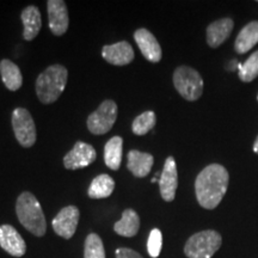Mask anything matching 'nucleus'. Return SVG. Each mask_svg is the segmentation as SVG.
Returning <instances> with one entry per match:
<instances>
[{
  "label": "nucleus",
  "instance_id": "obj_1",
  "mask_svg": "<svg viewBox=\"0 0 258 258\" xmlns=\"http://www.w3.org/2000/svg\"><path fill=\"white\" fill-rule=\"evenodd\" d=\"M230 175L220 164L206 166L195 180L196 199L205 209L217 208L227 191Z\"/></svg>",
  "mask_w": 258,
  "mask_h": 258
},
{
  "label": "nucleus",
  "instance_id": "obj_2",
  "mask_svg": "<svg viewBox=\"0 0 258 258\" xmlns=\"http://www.w3.org/2000/svg\"><path fill=\"white\" fill-rule=\"evenodd\" d=\"M18 220L27 230L36 237H42L47 231L44 213L34 194L24 191L19 195L16 203Z\"/></svg>",
  "mask_w": 258,
  "mask_h": 258
},
{
  "label": "nucleus",
  "instance_id": "obj_3",
  "mask_svg": "<svg viewBox=\"0 0 258 258\" xmlns=\"http://www.w3.org/2000/svg\"><path fill=\"white\" fill-rule=\"evenodd\" d=\"M69 71L62 64H51L44 70L36 80V93L43 104H51L61 96L66 88Z\"/></svg>",
  "mask_w": 258,
  "mask_h": 258
},
{
  "label": "nucleus",
  "instance_id": "obj_4",
  "mask_svg": "<svg viewBox=\"0 0 258 258\" xmlns=\"http://www.w3.org/2000/svg\"><path fill=\"white\" fill-rule=\"evenodd\" d=\"M222 238L217 231L207 230L192 234L185 243L184 253L188 258H212L221 247Z\"/></svg>",
  "mask_w": 258,
  "mask_h": 258
},
{
  "label": "nucleus",
  "instance_id": "obj_5",
  "mask_svg": "<svg viewBox=\"0 0 258 258\" xmlns=\"http://www.w3.org/2000/svg\"><path fill=\"white\" fill-rule=\"evenodd\" d=\"M173 85L186 101H198L203 93V79L196 70L189 66L177 67L173 73Z\"/></svg>",
  "mask_w": 258,
  "mask_h": 258
},
{
  "label": "nucleus",
  "instance_id": "obj_6",
  "mask_svg": "<svg viewBox=\"0 0 258 258\" xmlns=\"http://www.w3.org/2000/svg\"><path fill=\"white\" fill-rule=\"evenodd\" d=\"M117 118V104L114 101L106 99L88 117V128L92 134H106L115 124Z\"/></svg>",
  "mask_w": 258,
  "mask_h": 258
},
{
  "label": "nucleus",
  "instance_id": "obj_7",
  "mask_svg": "<svg viewBox=\"0 0 258 258\" xmlns=\"http://www.w3.org/2000/svg\"><path fill=\"white\" fill-rule=\"evenodd\" d=\"M12 128L16 139L25 148L36 143V127L30 112L24 108H17L12 112Z\"/></svg>",
  "mask_w": 258,
  "mask_h": 258
},
{
  "label": "nucleus",
  "instance_id": "obj_8",
  "mask_svg": "<svg viewBox=\"0 0 258 258\" xmlns=\"http://www.w3.org/2000/svg\"><path fill=\"white\" fill-rule=\"evenodd\" d=\"M96 150L91 145L77 141L72 150L63 157V165L69 170H78L91 165L96 160Z\"/></svg>",
  "mask_w": 258,
  "mask_h": 258
},
{
  "label": "nucleus",
  "instance_id": "obj_9",
  "mask_svg": "<svg viewBox=\"0 0 258 258\" xmlns=\"http://www.w3.org/2000/svg\"><path fill=\"white\" fill-rule=\"evenodd\" d=\"M80 212L76 206H67L57 213L53 219V230L64 239H71L78 227Z\"/></svg>",
  "mask_w": 258,
  "mask_h": 258
},
{
  "label": "nucleus",
  "instance_id": "obj_10",
  "mask_svg": "<svg viewBox=\"0 0 258 258\" xmlns=\"http://www.w3.org/2000/svg\"><path fill=\"white\" fill-rule=\"evenodd\" d=\"M177 186H178V173H177L176 160L173 157H167L159 178L160 195L164 201L171 202L175 200Z\"/></svg>",
  "mask_w": 258,
  "mask_h": 258
},
{
  "label": "nucleus",
  "instance_id": "obj_11",
  "mask_svg": "<svg viewBox=\"0 0 258 258\" xmlns=\"http://www.w3.org/2000/svg\"><path fill=\"white\" fill-rule=\"evenodd\" d=\"M48 19L51 32L56 36H62L70 25L69 10L62 0H48Z\"/></svg>",
  "mask_w": 258,
  "mask_h": 258
},
{
  "label": "nucleus",
  "instance_id": "obj_12",
  "mask_svg": "<svg viewBox=\"0 0 258 258\" xmlns=\"http://www.w3.org/2000/svg\"><path fill=\"white\" fill-rule=\"evenodd\" d=\"M134 40L137 42L138 47L140 48L143 55L146 57L148 61L156 63L159 62L163 56L161 53V47L154 35L147 29H138L134 34Z\"/></svg>",
  "mask_w": 258,
  "mask_h": 258
},
{
  "label": "nucleus",
  "instance_id": "obj_13",
  "mask_svg": "<svg viewBox=\"0 0 258 258\" xmlns=\"http://www.w3.org/2000/svg\"><path fill=\"white\" fill-rule=\"evenodd\" d=\"M0 246L14 257H22L27 251V244L14 226H0Z\"/></svg>",
  "mask_w": 258,
  "mask_h": 258
},
{
  "label": "nucleus",
  "instance_id": "obj_14",
  "mask_svg": "<svg viewBox=\"0 0 258 258\" xmlns=\"http://www.w3.org/2000/svg\"><path fill=\"white\" fill-rule=\"evenodd\" d=\"M102 56L110 64L125 66L134 60V49L127 41H121L110 46L103 47Z\"/></svg>",
  "mask_w": 258,
  "mask_h": 258
},
{
  "label": "nucleus",
  "instance_id": "obj_15",
  "mask_svg": "<svg viewBox=\"0 0 258 258\" xmlns=\"http://www.w3.org/2000/svg\"><path fill=\"white\" fill-rule=\"evenodd\" d=\"M234 28V22L231 18H221L213 22L207 28V43L209 47L218 48L230 37Z\"/></svg>",
  "mask_w": 258,
  "mask_h": 258
},
{
  "label": "nucleus",
  "instance_id": "obj_16",
  "mask_svg": "<svg viewBox=\"0 0 258 258\" xmlns=\"http://www.w3.org/2000/svg\"><path fill=\"white\" fill-rule=\"evenodd\" d=\"M153 164L154 158L152 154L141 152L138 150H132L128 153L127 167L138 178H144V177L150 175Z\"/></svg>",
  "mask_w": 258,
  "mask_h": 258
},
{
  "label": "nucleus",
  "instance_id": "obj_17",
  "mask_svg": "<svg viewBox=\"0 0 258 258\" xmlns=\"http://www.w3.org/2000/svg\"><path fill=\"white\" fill-rule=\"evenodd\" d=\"M21 17L24 25V40H34V38L40 34V30L42 28V18L40 10H38L37 6L30 5L22 11Z\"/></svg>",
  "mask_w": 258,
  "mask_h": 258
},
{
  "label": "nucleus",
  "instance_id": "obj_18",
  "mask_svg": "<svg viewBox=\"0 0 258 258\" xmlns=\"http://www.w3.org/2000/svg\"><path fill=\"white\" fill-rule=\"evenodd\" d=\"M258 43V21L250 22L241 29L234 43L237 53L245 54Z\"/></svg>",
  "mask_w": 258,
  "mask_h": 258
},
{
  "label": "nucleus",
  "instance_id": "obj_19",
  "mask_svg": "<svg viewBox=\"0 0 258 258\" xmlns=\"http://www.w3.org/2000/svg\"><path fill=\"white\" fill-rule=\"evenodd\" d=\"M0 74H2L3 83L10 91H17L23 84L21 70L11 60L4 59L0 62Z\"/></svg>",
  "mask_w": 258,
  "mask_h": 258
},
{
  "label": "nucleus",
  "instance_id": "obj_20",
  "mask_svg": "<svg viewBox=\"0 0 258 258\" xmlns=\"http://www.w3.org/2000/svg\"><path fill=\"white\" fill-rule=\"evenodd\" d=\"M140 228V218L134 209H125L122 213V218L114 225V230L122 237H134Z\"/></svg>",
  "mask_w": 258,
  "mask_h": 258
},
{
  "label": "nucleus",
  "instance_id": "obj_21",
  "mask_svg": "<svg viewBox=\"0 0 258 258\" xmlns=\"http://www.w3.org/2000/svg\"><path fill=\"white\" fill-rule=\"evenodd\" d=\"M115 189V180L106 173L97 176L89 186L88 195L91 199H106Z\"/></svg>",
  "mask_w": 258,
  "mask_h": 258
},
{
  "label": "nucleus",
  "instance_id": "obj_22",
  "mask_svg": "<svg viewBox=\"0 0 258 258\" xmlns=\"http://www.w3.org/2000/svg\"><path fill=\"white\" fill-rule=\"evenodd\" d=\"M122 145L123 139L121 137L111 138L104 146V161L106 166L111 170H118L122 161Z\"/></svg>",
  "mask_w": 258,
  "mask_h": 258
},
{
  "label": "nucleus",
  "instance_id": "obj_23",
  "mask_svg": "<svg viewBox=\"0 0 258 258\" xmlns=\"http://www.w3.org/2000/svg\"><path fill=\"white\" fill-rule=\"evenodd\" d=\"M157 123V117L154 111L148 110L139 115L137 118L133 121L132 124V131L135 135H145L148 132L152 131L154 125Z\"/></svg>",
  "mask_w": 258,
  "mask_h": 258
},
{
  "label": "nucleus",
  "instance_id": "obj_24",
  "mask_svg": "<svg viewBox=\"0 0 258 258\" xmlns=\"http://www.w3.org/2000/svg\"><path fill=\"white\" fill-rule=\"evenodd\" d=\"M238 74L241 82L250 83L258 77V50L251 54L244 63L238 64Z\"/></svg>",
  "mask_w": 258,
  "mask_h": 258
},
{
  "label": "nucleus",
  "instance_id": "obj_25",
  "mask_svg": "<svg viewBox=\"0 0 258 258\" xmlns=\"http://www.w3.org/2000/svg\"><path fill=\"white\" fill-rule=\"evenodd\" d=\"M84 258H105L104 245L98 234L91 233L85 240Z\"/></svg>",
  "mask_w": 258,
  "mask_h": 258
},
{
  "label": "nucleus",
  "instance_id": "obj_26",
  "mask_svg": "<svg viewBox=\"0 0 258 258\" xmlns=\"http://www.w3.org/2000/svg\"><path fill=\"white\" fill-rule=\"evenodd\" d=\"M161 246H163V234H161L160 230L153 228V230L151 231L147 241V251L148 253H150V256L152 258H157L159 256Z\"/></svg>",
  "mask_w": 258,
  "mask_h": 258
},
{
  "label": "nucleus",
  "instance_id": "obj_27",
  "mask_svg": "<svg viewBox=\"0 0 258 258\" xmlns=\"http://www.w3.org/2000/svg\"><path fill=\"white\" fill-rule=\"evenodd\" d=\"M116 258H144L140 253H138L137 251L128 249V247H120V249L116 250Z\"/></svg>",
  "mask_w": 258,
  "mask_h": 258
},
{
  "label": "nucleus",
  "instance_id": "obj_28",
  "mask_svg": "<svg viewBox=\"0 0 258 258\" xmlns=\"http://www.w3.org/2000/svg\"><path fill=\"white\" fill-rule=\"evenodd\" d=\"M253 152L258 154V137L256 140H254V144H253Z\"/></svg>",
  "mask_w": 258,
  "mask_h": 258
},
{
  "label": "nucleus",
  "instance_id": "obj_29",
  "mask_svg": "<svg viewBox=\"0 0 258 258\" xmlns=\"http://www.w3.org/2000/svg\"><path fill=\"white\" fill-rule=\"evenodd\" d=\"M158 180H159L158 179V177H154V178H152V183H156V182H158Z\"/></svg>",
  "mask_w": 258,
  "mask_h": 258
},
{
  "label": "nucleus",
  "instance_id": "obj_30",
  "mask_svg": "<svg viewBox=\"0 0 258 258\" xmlns=\"http://www.w3.org/2000/svg\"><path fill=\"white\" fill-rule=\"evenodd\" d=\"M257 99H258V96H257Z\"/></svg>",
  "mask_w": 258,
  "mask_h": 258
}]
</instances>
